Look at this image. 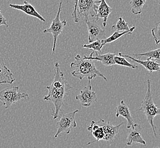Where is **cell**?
I'll return each mask as SVG.
<instances>
[{
    "instance_id": "1",
    "label": "cell",
    "mask_w": 160,
    "mask_h": 148,
    "mask_svg": "<svg viewBox=\"0 0 160 148\" xmlns=\"http://www.w3.org/2000/svg\"><path fill=\"white\" fill-rule=\"evenodd\" d=\"M48 93L44 96V100L52 103L55 110L52 113L53 119L59 117L60 112L62 111V107L65 105V99L69 95L70 91L73 89L68 81L65 79L64 74L60 69V66L58 62L55 64L54 78L52 83L46 87Z\"/></svg>"
},
{
    "instance_id": "2",
    "label": "cell",
    "mask_w": 160,
    "mask_h": 148,
    "mask_svg": "<svg viewBox=\"0 0 160 148\" xmlns=\"http://www.w3.org/2000/svg\"><path fill=\"white\" fill-rule=\"evenodd\" d=\"M94 61V60L89 59L81 58L80 54H77L75 56L74 62L71 63L70 65L71 68L73 69L71 72L72 75L80 80L85 77L92 80L99 77L107 82V77L97 68Z\"/></svg>"
},
{
    "instance_id": "3",
    "label": "cell",
    "mask_w": 160,
    "mask_h": 148,
    "mask_svg": "<svg viewBox=\"0 0 160 148\" xmlns=\"http://www.w3.org/2000/svg\"><path fill=\"white\" fill-rule=\"evenodd\" d=\"M138 111H142L144 114L148 123L152 128L155 137H157L156 126L154 125V119L157 115L160 114V108L155 104L152 98L151 91V81L149 79L147 80V90L144 99L142 102V105Z\"/></svg>"
},
{
    "instance_id": "4",
    "label": "cell",
    "mask_w": 160,
    "mask_h": 148,
    "mask_svg": "<svg viewBox=\"0 0 160 148\" xmlns=\"http://www.w3.org/2000/svg\"><path fill=\"white\" fill-rule=\"evenodd\" d=\"M18 86L7 87L0 91V102L5 109L10 108L12 105L22 99L28 98L29 95L25 92H19Z\"/></svg>"
},
{
    "instance_id": "5",
    "label": "cell",
    "mask_w": 160,
    "mask_h": 148,
    "mask_svg": "<svg viewBox=\"0 0 160 148\" xmlns=\"http://www.w3.org/2000/svg\"><path fill=\"white\" fill-rule=\"evenodd\" d=\"M99 2L97 0H78L76 14L78 22L80 19L85 21L89 16L94 17Z\"/></svg>"
},
{
    "instance_id": "6",
    "label": "cell",
    "mask_w": 160,
    "mask_h": 148,
    "mask_svg": "<svg viewBox=\"0 0 160 148\" xmlns=\"http://www.w3.org/2000/svg\"><path fill=\"white\" fill-rule=\"evenodd\" d=\"M62 10V1L59 3V8L58 10L57 14L55 18L52 21L50 27L47 29L44 30V33H50L52 35L53 38V43L52 52L55 53L56 46L57 43V40L60 34H62L63 29L67 25L66 20L63 21L60 20V13Z\"/></svg>"
},
{
    "instance_id": "7",
    "label": "cell",
    "mask_w": 160,
    "mask_h": 148,
    "mask_svg": "<svg viewBox=\"0 0 160 148\" xmlns=\"http://www.w3.org/2000/svg\"><path fill=\"white\" fill-rule=\"evenodd\" d=\"M78 111V109H76L73 112L63 114L60 117L59 120L56 123L58 130L54 136L55 138H57L62 133L64 132L67 135H69L71 133V130L77 127L75 116Z\"/></svg>"
},
{
    "instance_id": "8",
    "label": "cell",
    "mask_w": 160,
    "mask_h": 148,
    "mask_svg": "<svg viewBox=\"0 0 160 148\" xmlns=\"http://www.w3.org/2000/svg\"><path fill=\"white\" fill-rule=\"evenodd\" d=\"M76 99L79 101L81 104L85 107H89L98 100L97 93L92 90L90 79H88V84L76 96Z\"/></svg>"
},
{
    "instance_id": "9",
    "label": "cell",
    "mask_w": 160,
    "mask_h": 148,
    "mask_svg": "<svg viewBox=\"0 0 160 148\" xmlns=\"http://www.w3.org/2000/svg\"><path fill=\"white\" fill-rule=\"evenodd\" d=\"M85 22L88 27V39L89 43L94 40H103L106 38L105 30L97 20H90L89 18H88Z\"/></svg>"
},
{
    "instance_id": "10",
    "label": "cell",
    "mask_w": 160,
    "mask_h": 148,
    "mask_svg": "<svg viewBox=\"0 0 160 148\" xmlns=\"http://www.w3.org/2000/svg\"><path fill=\"white\" fill-rule=\"evenodd\" d=\"M96 123L101 125L103 130L105 136L103 140L108 142H111L114 141L115 136L119 132L120 127L124 124V123H121L118 125H114L110 122L106 121L103 119H100L97 121Z\"/></svg>"
},
{
    "instance_id": "11",
    "label": "cell",
    "mask_w": 160,
    "mask_h": 148,
    "mask_svg": "<svg viewBox=\"0 0 160 148\" xmlns=\"http://www.w3.org/2000/svg\"><path fill=\"white\" fill-rule=\"evenodd\" d=\"M115 117L118 118L119 116L124 117L127 120V128L130 129L131 128H134L138 124L135 123L133 121V119L131 114L129 108L124 100H122L118 105L116 108Z\"/></svg>"
},
{
    "instance_id": "12",
    "label": "cell",
    "mask_w": 160,
    "mask_h": 148,
    "mask_svg": "<svg viewBox=\"0 0 160 148\" xmlns=\"http://www.w3.org/2000/svg\"><path fill=\"white\" fill-rule=\"evenodd\" d=\"M9 7L12 9L22 11V12L25 13V14H28V16L34 17L39 19L41 21L46 22V19L43 18V16L40 15V14L38 12L37 10L35 9L34 6H32L31 3H29L26 1H25L24 3L22 5L10 3Z\"/></svg>"
},
{
    "instance_id": "13",
    "label": "cell",
    "mask_w": 160,
    "mask_h": 148,
    "mask_svg": "<svg viewBox=\"0 0 160 148\" xmlns=\"http://www.w3.org/2000/svg\"><path fill=\"white\" fill-rule=\"evenodd\" d=\"M112 8L106 3V0H100L96 10V20L98 21L99 19H103V26L106 27L107 25L108 19L110 14L112 12Z\"/></svg>"
},
{
    "instance_id": "14",
    "label": "cell",
    "mask_w": 160,
    "mask_h": 148,
    "mask_svg": "<svg viewBox=\"0 0 160 148\" xmlns=\"http://www.w3.org/2000/svg\"><path fill=\"white\" fill-rule=\"evenodd\" d=\"M118 55L123 56V57H125V58H128L130 59L131 61H132L133 62L138 63H139V65H142L150 73H152L153 72H155V71H160V64L158 62L151 61V59H147L145 61H142V60H140L138 59H136L135 58L132 57V56H129V55L124 54L123 53H120V52L118 53Z\"/></svg>"
},
{
    "instance_id": "15",
    "label": "cell",
    "mask_w": 160,
    "mask_h": 148,
    "mask_svg": "<svg viewBox=\"0 0 160 148\" xmlns=\"http://www.w3.org/2000/svg\"><path fill=\"white\" fill-rule=\"evenodd\" d=\"M15 81L14 75L6 66L3 59L0 56V84H12Z\"/></svg>"
},
{
    "instance_id": "16",
    "label": "cell",
    "mask_w": 160,
    "mask_h": 148,
    "mask_svg": "<svg viewBox=\"0 0 160 148\" xmlns=\"http://www.w3.org/2000/svg\"><path fill=\"white\" fill-rule=\"evenodd\" d=\"M94 53L95 52L92 51V53H91L89 56H87L85 55L83 58L85 59H89L94 61H98L99 62H101L102 65L107 67L116 65L114 60V56L116 55L115 54L108 53L103 54H98L97 53H96V56H93Z\"/></svg>"
},
{
    "instance_id": "17",
    "label": "cell",
    "mask_w": 160,
    "mask_h": 148,
    "mask_svg": "<svg viewBox=\"0 0 160 148\" xmlns=\"http://www.w3.org/2000/svg\"><path fill=\"white\" fill-rule=\"evenodd\" d=\"M139 124H137L135 127L132 128V130H131L128 134L127 138V145L131 146L132 144H140L142 145L146 146V141L142 137V133L139 130L136 129V127Z\"/></svg>"
},
{
    "instance_id": "18",
    "label": "cell",
    "mask_w": 160,
    "mask_h": 148,
    "mask_svg": "<svg viewBox=\"0 0 160 148\" xmlns=\"http://www.w3.org/2000/svg\"><path fill=\"white\" fill-rule=\"evenodd\" d=\"M88 130L92 133V136L96 139V140L92 142H89L87 145H89L90 143L98 141L99 140H103L104 138V132L102 127L96 123V121L92 120L89 127L87 128Z\"/></svg>"
},
{
    "instance_id": "19",
    "label": "cell",
    "mask_w": 160,
    "mask_h": 148,
    "mask_svg": "<svg viewBox=\"0 0 160 148\" xmlns=\"http://www.w3.org/2000/svg\"><path fill=\"white\" fill-rule=\"evenodd\" d=\"M135 26H132L128 30H127V31H122V32L115 31L114 33L111 34L110 36H109L108 38H106L105 39L103 40V43L105 45L107 43H111L114 42V41H116L118 39H119L120 37H122L124 35H128V34L131 35L135 30Z\"/></svg>"
},
{
    "instance_id": "20",
    "label": "cell",
    "mask_w": 160,
    "mask_h": 148,
    "mask_svg": "<svg viewBox=\"0 0 160 148\" xmlns=\"http://www.w3.org/2000/svg\"><path fill=\"white\" fill-rule=\"evenodd\" d=\"M148 0H131L129 3L131 12L134 15H140L142 13L143 6Z\"/></svg>"
},
{
    "instance_id": "21",
    "label": "cell",
    "mask_w": 160,
    "mask_h": 148,
    "mask_svg": "<svg viewBox=\"0 0 160 148\" xmlns=\"http://www.w3.org/2000/svg\"><path fill=\"white\" fill-rule=\"evenodd\" d=\"M160 49L158 48L157 49L151 50L145 53L133 54V56L138 58H140L141 56H145V57H147L148 59H153L156 60L157 61H159L160 58Z\"/></svg>"
},
{
    "instance_id": "22",
    "label": "cell",
    "mask_w": 160,
    "mask_h": 148,
    "mask_svg": "<svg viewBox=\"0 0 160 148\" xmlns=\"http://www.w3.org/2000/svg\"><path fill=\"white\" fill-rule=\"evenodd\" d=\"M114 62L115 63V65H119L121 66L127 67H129L132 69H137L138 68V66L131 63L127 60L125 57H123L122 56L115 55L114 56Z\"/></svg>"
},
{
    "instance_id": "23",
    "label": "cell",
    "mask_w": 160,
    "mask_h": 148,
    "mask_svg": "<svg viewBox=\"0 0 160 148\" xmlns=\"http://www.w3.org/2000/svg\"><path fill=\"white\" fill-rule=\"evenodd\" d=\"M105 46L103 40H97L93 41L89 44H83L82 47L88 49L92 50L94 52H101L102 47Z\"/></svg>"
},
{
    "instance_id": "24",
    "label": "cell",
    "mask_w": 160,
    "mask_h": 148,
    "mask_svg": "<svg viewBox=\"0 0 160 148\" xmlns=\"http://www.w3.org/2000/svg\"><path fill=\"white\" fill-rule=\"evenodd\" d=\"M112 29L115 31H124L129 30V24L123 19L122 17H119L118 21L115 25L112 26Z\"/></svg>"
},
{
    "instance_id": "25",
    "label": "cell",
    "mask_w": 160,
    "mask_h": 148,
    "mask_svg": "<svg viewBox=\"0 0 160 148\" xmlns=\"http://www.w3.org/2000/svg\"><path fill=\"white\" fill-rule=\"evenodd\" d=\"M5 26L6 28L9 27V25L7 23V20L5 17L3 16V14L2 13V10L0 8V26Z\"/></svg>"
},
{
    "instance_id": "26",
    "label": "cell",
    "mask_w": 160,
    "mask_h": 148,
    "mask_svg": "<svg viewBox=\"0 0 160 148\" xmlns=\"http://www.w3.org/2000/svg\"><path fill=\"white\" fill-rule=\"evenodd\" d=\"M77 3H78V0H75L74 1V9H73V12H72V14H71L72 17L73 18L74 22H76V23H78V19H77V14H76Z\"/></svg>"
},
{
    "instance_id": "27",
    "label": "cell",
    "mask_w": 160,
    "mask_h": 148,
    "mask_svg": "<svg viewBox=\"0 0 160 148\" xmlns=\"http://www.w3.org/2000/svg\"><path fill=\"white\" fill-rule=\"evenodd\" d=\"M158 2H159V3H160V0H158Z\"/></svg>"
}]
</instances>
